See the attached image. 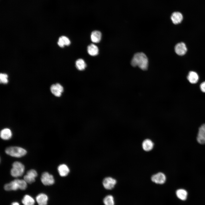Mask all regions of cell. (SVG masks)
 <instances>
[{"label": "cell", "mask_w": 205, "mask_h": 205, "mask_svg": "<svg viewBox=\"0 0 205 205\" xmlns=\"http://www.w3.org/2000/svg\"><path fill=\"white\" fill-rule=\"evenodd\" d=\"M103 201L105 205H114V198L111 195H108L106 196L104 198Z\"/></svg>", "instance_id": "24"}, {"label": "cell", "mask_w": 205, "mask_h": 205, "mask_svg": "<svg viewBox=\"0 0 205 205\" xmlns=\"http://www.w3.org/2000/svg\"><path fill=\"white\" fill-rule=\"evenodd\" d=\"M36 199L39 205H46L48 198L46 194L40 193L36 196Z\"/></svg>", "instance_id": "14"}, {"label": "cell", "mask_w": 205, "mask_h": 205, "mask_svg": "<svg viewBox=\"0 0 205 205\" xmlns=\"http://www.w3.org/2000/svg\"><path fill=\"white\" fill-rule=\"evenodd\" d=\"M187 194V191L183 189H179L176 191L177 197L181 200H185L186 199Z\"/></svg>", "instance_id": "21"}, {"label": "cell", "mask_w": 205, "mask_h": 205, "mask_svg": "<svg viewBox=\"0 0 205 205\" xmlns=\"http://www.w3.org/2000/svg\"><path fill=\"white\" fill-rule=\"evenodd\" d=\"M24 169V166L22 163L15 161L12 164V168L10 171L11 175L15 177H20L23 174Z\"/></svg>", "instance_id": "4"}, {"label": "cell", "mask_w": 205, "mask_h": 205, "mask_svg": "<svg viewBox=\"0 0 205 205\" xmlns=\"http://www.w3.org/2000/svg\"><path fill=\"white\" fill-rule=\"evenodd\" d=\"M183 17L182 14L179 12H175L171 16V19L173 24H175L180 23L182 21Z\"/></svg>", "instance_id": "12"}, {"label": "cell", "mask_w": 205, "mask_h": 205, "mask_svg": "<svg viewBox=\"0 0 205 205\" xmlns=\"http://www.w3.org/2000/svg\"><path fill=\"white\" fill-rule=\"evenodd\" d=\"M154 146L152 141L149 139H146L143 141L142 147L143 149L146 151H149L152 149Z\"/></svg>", "instance_id": "17"}, {"label": "cell", "mask_w": 205, "mask_h": 205, "mask_svg": "<svg viewBox=\"0 0 205 205\" xmlns=\"http://www.w3.org/2000/svg\"><path fill=\"white\" fill-rule=\"evenodd\" d=\"M151 179L152 182L156 184H162L166 181V177L163 173L159 172L152 175Z\"/></svg>", "instance_id": "7"}, {"label": "cell", "mask_w": 205, "mask_h": 205, "mask_svg": "<svg viewBox=\"0 0 205 205\" xmlns=\"http://www.w3.org/2000/svg\"><path fill=\"white\" fill-rule=\"evenodd\" d=\"M12 136V132L9 128H5L2 130L1 131L0 137L3 140H9L11 138Z\"/></svg>", "instance_id": "15"}, {"label": "cell", "mask_w": 205, "mask_h": 205, "mask_svg": "<svg viewBox=\"0 0 205 205\" xmlns=\"http://www.w3.org/2000/svg\"><path fill=\"white\" fill-rule=\"evenodd\" d=\"M200 87L201 91L205 93V81L203 82L201 84Z\"/></svg>", "instance_id": "26"}, {"label": "cell", "mask_w": 205, "mask_h": 205, "mask_svg": "<svg viewBox=\"0 0 205 205\" xmlns=\"http://www.w3.org/2000/svg\"><path fill=\"white\" fill-rule=\"evenodd\" d=\"M37 175L36 171L34 169H31L28 171L26 175L24 176V180L27 183L31 184L35 181V178Z\"/></svg>", "instance_id": "6"}, {"label": "cell", "mask_w": 205, "mask_h": 205, "mask_svg": "<svg viewBox=\"0 0 205 205\" xmlns=\"http://www.w3.org/2000/svg\"><path fill=\"white\" fill-rule=\"evenodd\" d=\"M41 180L42 183L45 185H50L55 182L53 176L47 172L43 173L41 175Z\"/></svg>", "instance_id": "5"}, {"label": "cell", "mask_w": 205, "mask_h": 205, "mask_svg": "<svg viewBox=\"0 0 205 205\" xmlns=\"http://www.w3.org/2000/svg\"><path fill=\"white\" fill-rule=\"evenodd\" d=\"M11 205H19V204L18 203L15 202L12 203Z\"/></svg>", "instance_id": "27"}, {"label": "cell", "mask_w": 205, "mask_h": 205, "mask_svg": "<svg viewBox=\"0 0 205 205\" xmlns=\"http://www.w3.org/2000/svg\"><path fill=\"white\" fill-rule=\"evenodd\" d=\"M22 202L24 205H34L35 203L34 199L28 195H26L24 196Z\"/></svg>", "instance_id": "22"}, {"label": "cell", "mask_w": 205, "mask_h": 205, "mask_svg": "<svg viewBox=\"0 0 205 205\" xmlns=\"http://www.w3.org/2000/svg\"><path fill=\"white\" fill-rule=\"evenodd\" d=\"M98 47L95 45L92 44L89 45L87 48V51L88 54L93 56H95L98 54Z\"/></svg>", "instance_id": "19"}, {"label": "cell", "mask_w": 205, "mask_h": 205, "mask_svg": "<svg viewBox=\"0 0 205 205\" xmlns=\"http://www.w3.org/2000/svg\"><path fill=\"white\" fill-rule=\"evenodd\" d=\"M7 77V74L1 73L0 75V82L4 84L7 83L8 82Z\"/></svg>", "instance_id": "25"}, {"label": "cell", "mask_w": 205, "mask_h": 205, "mask_svg": "<svg viewBox=\"0 0 205 205\" xmlns=\"http://www.w3.org/2000/svg\"><path fill=\"white\" fill-rule=\"evenodd\" d=\"M101 33L99 31H94L91 33V41L93 43H99L101 41Z\"/></svg>", "instance_id": "16"}, {"label": "cell", "mask_w": 205, "mask_h": 205, "mask_svg": "<svg viewBox=\"0 0 205 205\" xmlns=\"http://www.w3.org/2000/svg\"><path fill=\"white\" fill-rule=\"evenodd\" d=\"M6 153L11 156L20 157L24 156L27 153L26 151L21 147L12 146L7 147L5 150Z\"/></svg>", "instance_id": "3"}, {"label": "cell", "mask_w": 205, "mask_h": 205, "mask_svg": "<svg viewBox=\"0 0 205 205\" xmlns=\"http://www.w3.org/2000/svg\"><path fill=\"white\" fill-rule=\"evenodd\" d=\"M58 170L60 175L62 177L67 176L69 172V167L65 164L59 165L58 167Z\"/></svg>", "instance_id": "13"}, {"label": "cell", "mask_w": 205, "mask_h": 205, "mask_svg": "<svg viewBox=\"0 0 205 205\" xmlns=\"http://www.w3.org/2000/svg\"><path fill=\"white\" fill-rule=\"evenodd\" d=\"M27 187V183L24 180L15 179L5 184L4 188L7 191L16 190L19 189L24 190Z\"/></svg>", "instance_id": "2"}, {"label": "cell", "mask_w": 205, "mask_h": 205, "mask_svg": "<svg viewBox=\"0 0 205 205\" xmlns=\"http://www.w3.org/2000/svg\"><path fill=\"white\" fill-rule=\"evenodd\" d=\"M197 140L200 144H205V124H203L199 128Z\"/></svg>", "instance_id": "10"}, {"label": "cell", "mask_w": 205, "mask_h": 205, "mask_svg": "<svg viewBox=\"0 0 205 205\" xmlns=\"http://www.w3.org/2000/svg\"><path fill=\"white\" fill-rule=\"evenodd\" d=\"M175 49L176 53L180 56L184 55L187 51L186 45L182 42L177 44L175 46Z\"/></svg>", "instance_id": "11"}, {"label": "cell", "mask_w": 205, "mask_h": 205, "mask_svg": "<svg viewBox=\"0 0 205 205\" xmlns=\"http://www.w3.org/2000/svg\"><path fill=\"white\" fill-rule=\"evenodd\" d=\"M52 93L57 97H60L63 91V88L60 84L57 83L52 85L50 87Z\"/></svg>", "instance_id": "9"}, {"label": "cell", "mask_w": 205, "mask_h": 205, "mask_svg": "<svg viewBox=\"0 0 205 205\" xmlns=\"http://www.w3.org/2000/svg\"><path fill=\"white\" fill-rule=\"evenodd\" d=\"M187 78L190 83L195 84L198 81L199 77L198 74L196 72L190 71L188 73Z\"/></svg>", "instance_id": "18"}, {"label": "cell", "mask_w": 205, "mask_h": 205, "mask_svg": "<svg viewBox=\"0 0 205 205\" xmlns=\"http://www.w3.org/2000/svg\"><path fill=\"white\" fill-rule=\"evenodd\" d=\"M58 44L60 47H63L65 46L69 45L70 44V41L67 37L62 36L59 38Z\"/></svg>", "instance_id": "20"}, {"label": "cell", "mask_w": 205, "mask_h": 205, "mask_svg": "<svg viewBox=\"0 0 205 205\" xmlns=\"http://www.w3.org/2000/svg\"><path fill=\"white\" fill-rule=\"evenodd\" d=\"M148 63V59L147 56L142 52L135 54L131 61L132 66H138L143 70H145L147 69Z\"/></svg>", "instance_id": "1"}, {"label": "cell", "mask_w": 205, "mask_h": 205, "mask_svg": "<svg viewBox=\"0 0 205 205\" xmlns=\"http://www.w3.org/2000/svg\"><path fill=\"white\" fill-rule=\"evenodd\" d=\"M75 66L78 70L82 71L84 70L86 68V64L83 60L79 59L75 62Z\"/></svg>", "instance_id": "23"}, {"label": "cell", "mask_w": 205, "mask_h": 205, "mask_svg": "<svg viewBox=\"0 0 205 205\" xmlns=\"http://www.w3.org/2000/svg\"><path fill=\"white\" fill-rule=\"evenodd\" d=\"M116 183V180L110 177L105 178L102 182L104 187L105 188L108 190H111L113 188Z\"/></svg>", "instance_id": "8"}]
</instances>
